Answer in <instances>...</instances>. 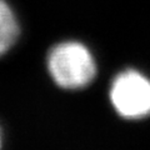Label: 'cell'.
<instances>
[{
	"label": "cell",
	"mask_w": 150,
	"mask_h": 150,
	"mask_svg": "<svg viewBox=\"0 0 150 150\" xmlns=\"http://www.w3.org/2000/svg\"><path fill=\"white\" fill-rule=\"evenodd\" d=\"M48 68L54 81L65 89L88 85L96 71L91 53L78 41H64L55 45L48 56Z\"/></svg>",
	"instance_id": "cell-1"
},
{
	"label": "cell",
	"mask_w": 150,
	"mask_h": 150,
	"mask_svg": "<svg viewBox=\"0 0 150 150\" xmlns=\"http://www.w3.org/2000/svg\"><path fill=\"white\" fill-rule=\"evenodd\" d=\"M0 148H1V138H0Z\"/></svg>",
	"instance_id": "cell-4"
},
{
	"label": "cell",
	"mask_w": 150,
	"mask_h": 150,
	"mask_svg": "<svg viewBox=\"0 0 150 150\" xmlns=\"http://www.w3.org/2000/svg\"><path fill=\"white\" fill-rule=\"evenodd\" d=\"M110 98L121 116L144 118L150 114V80L135 70H126L114 79Z\"/></svg>",
	"instance_id": "cell-2"
},
{
	"label": "cell",
	"mask_w": 150,
	"mask_h": 150,
	"mask_svg": "<svg viewBox=\"0 0 150 150\" xmlns=\"http://www.w3.org/2000/svg\"><path fill=\"white\" fill-rule=\"evenodd\" d=\"M19 33L18 19L13 9L5 0H0V56L15 44Z\"/></svg>",
	"instance_id": "cell-3"
}]
</instances>
